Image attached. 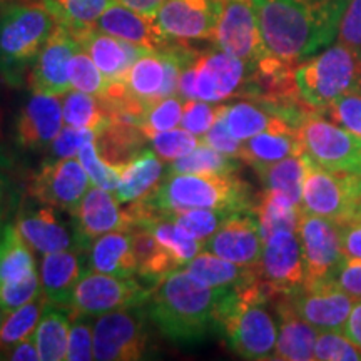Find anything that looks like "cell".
Returning <instances> with one entry per match:
<instances>
[{
    "label": "cell",
    "instance_id": "6da1fadb",
    "mask_svg": "<svg viewBox=\"0 0 361 361\" xmlns=\"http://www.w3.org/2000/svg\"><path fill=\"white\" fill-rule=\"evenodd\" d=\"M348 0H255L264 47L296 67L336 40Z\"/></svg>",
    "mask_w": 361,
    "mask_h": 361
},
{
    "label": "cell",
    "instance_id": "7a4b0ae2",
    "mask_svg": "<svg viewBox=\"0 0 361 361\" xmlns=\"http://www.w3.org/2000/svg\"><path fill=\"white\" fill-rule=\"evenodd\" d=\"M229 291L207 286L180 268L154 284L146 310L166 340L192 345L218 329L219 306Z\"/></svg>",
    "mask_w": 361,
    "mask_h": 361
},
{
    "label": "cell",
    "instance_id": "3957f363",
    "mask_svg": "<svg viewBox=\"0 0 361 361\" xmlns=\"http://www.w3.org/2000/svg\"><path fill=\"white\" fill-rule=\"evenodd\" d=\"M266 284L258 281L231 290L218 313V329L226 345L243 360H273L278 341L273 298Z\"/></svg>",
    "mask_w": 361,
    "mask_h": 361
},
{
    "label": "cell",
    "instance_id": "277c9868",
    "mask_svg": "<svg viewBox=\"0 0 361 361\" xmlns=\"http://www.w3.org/2000/svg\"><path fill=\"white\" fill-rule=\"evenodd\" d=\"M42 2H8L0 11V79L20 87L44 44L57 25Z\"/></svg>",
    "mask_w": 361,
    "mask_h": 361
},
{
    "label": "cell",
    "instance_id": "5b68a950",
    "mask_svg": "<svg viewBox=\"0 0 361 361\" xmlns=\"http://www.w3.org/2000/svg\"><path fill=\"white\" fill-rule=\"evenodd\" d=\"M161 213L183 209L252 211L251 186L234 174H173L142 200Z\"/></svg>",
    "mask_w": 361,
    "mask_h": 361
},
{
    "label": "cell",
    "instance_id": "8992f818",
    "mask_svg": "<svg viewBox=\"0 0 361 361\" xmlns=\"http://www.w3.org/2000/svg\"><path fill=\"white\" fill-rule=\"evenodd\" d=\"M296 87L308 109L322 112L328 104L361 94V56L341 44H331L295 67Z\"/></svg>",
    "mask_w": 361,
    "mask_h": 361
},
{
    "label": "cell",
    "instance_id": "52a82bcc",
    "mask_svg": "<svg viewBox=\"0 0 361 361\" xmlns=\"http://www.w3.org/2000/svg\"><path fill=\"white\" fill-rule=\"evenodd\" d=\"M255 67L219 47L204 51H184L183 72L192 79L194 99L224 102L233 97H246Z\"/></svg>",
    "mask_w": 361,
    "mask_h": 361
},
{
    "label": "cell",
    "instance_id": "ba28073f",
    "mask_svg": "<svg viewBox=\"0 0 361 361\" xmlns=\"http://www.w3.org/2000/svg\"><path fill=\"white\" fill-rule=\"evenodd\" d=\"M301 209L303 213L335 221L340 226L358 218L361 174L328 171L306 156Z\"/></svg>",
    "mask_w": 361,
    "mask_h": 361
},
{
    "label": "cell",
    "instance_id": "9c48e42d",
    "mask_svg": "<svg viewBox=\"0 0 361 361\" xmlns=\"http://www.w3.org/2000/svg\"><path fill=\"white\" fill-rule=\"evenodd\" d=\"M147 319V310H142V305L114 310L94 318V360H142L149 348Z\"/></svg>",
    "mask_w": 361,
    "mask_h": 361
},
{
    "label": "cell",
    "instance_id": "30bf717a",
    "mask_svg": "<svg viewBox=\"0 0 361 361\" xmlns=\"http://www.w3.org/2000/svg\"><path fill=\"white\" fill-rule=\"evenodd\" d=\"M296 133L303 154L314 164L338 173L361 171V144L322 112L310 111L298 124Z\"/></svg>",
    "mask_w": 361,
    "mask_h": 361
},
{
    "label": "cell",
    "instance_id": "8fae6325",
    "mask_svg": "<svg viewBox=\"0 0 361 361\" xmlns=\"http://www.w3.org/2000/svg\"><path fill=\"white\" fill-rule=\"evenodd\" d=\"M151 290L135 281L134 276H112L87 269L75 284L74 295L67 308L71 310L72 316L97 318L114 310L146 305Z\"/></svg>",
    "mask_w": 361,
    "mask_h": 361
},
{
    "label": "cell",
    "instance_id": "7c38bea8",
    "mask_svg": "<svg viewBox=\"0 0 361 361\" xmlns=\"http://www.w3.org/2000/svg\"><path fill=\"white\" fill-rule=\"evenodd\" d=\"M213 42L251 66L269 57L261 37L255 0H216Z\"/></svg>",
    "mask_w": 361,
    "mask_h": 361
},
{
    "label": "cell",
    "instance_id": "4fadbf2b",
    "mask_svg": "<svg viewBox=\"0 0 361 361\" xmlns=\"http://www.w3.org/2000/svg\"><path fill=\"white\" fill-rule=\"evenodd\" d=\"M184 62V47L146 52L126 74V96L149 109L161 99L178 94V80Z\"/></svg>",
    "mask_w": 361,
    "mask_h": 361
},
{
    "label": "cell",
    "instance_id": "5bb4252c",
    "mask_svg": "<svg viewBox=\"0 0 361 361\" xmlns=\"http://www.w3.org/2000/svg\"><path fill=\"white\" fill-rule=\"evenodd\" d=\"M123 202L112 196L111 191L92 184L72 214V233L79 251L89 246L102 234L111 231H129L134 226L130 209H123Z\"/></svg>",
    "mask_w": 361,
    "mask_h": 361
},
{
    "label": "cell",
    "instance_id": "9a60e30c",
    "mask_svg": "<svg viewBox=\"0 0 361 361\" xmlns=\"http://www.w3.org/2000/svg\"><path fill=\"white\" fill-rule=\"evenodd\" d=\"M298 238L305 261V286L331 279L343 261L341 226L326 218L301 213Z\"/></svg>",
    "mask_w": 361,
    "mask_h": 361
},
{
    "label": "cell",
    "instance_id": "2e32d148",
    "mask_svg": "<svg viewBox=\"0 0 361 361\" xmlns=\"http://www.w3.org/2000/svg\"><path fill=\"white\" fill-rule=\"evenodd\" d=\"M258 274L274 295H295L305 286V261L295 231H278L264 239Z\"/></svg>",
    "mask_w": 361,
    "mask_h": 361
},
{
    "label": "cell",
    "instance_id": "e0dca14e",
    "mask_svg": "<svg viewBox=\"0 0 361 361\" xmlns=\"http://www.w3.org/2000/svg\"><path fill=\"white\" fill-rule=\"evenodd\" d=\"M92 186L84 166L75 157L67 159H45L30 180V194L40 204L71 211Z\"/></svg>",
    "mask_w": 361,
    "mask_h": 361
},
{
    "label": "cell",
    "instance_id": "ac0fdd59",
    "mask_svg": "<svg viewBox=\"0 0 361 361\" xmlns=\"http://www.w3.org/2000/svg\"><path fill=\"white\" fill-rule=\"evenodd\" d=\"M80 44L72 30L62 22H57L56 29L44 44L42 51L30 67L27 84L32 92L64 96L69 92V64Z\"/></svg>",
    "mask_w": 361,
    "mask_h": 361
},
{
    "label": "cell",
    "instance_id": "d6986e66",
    "mask_svg": "<svg viewBox=\"0 0 361 361\" xmlns=\"http://www.w3.org/2000/svg\"><path fill=\"white\" fill-rule=\"evenodd\" d=\"M291 300L298 314L318 331H343L355 305V298L331 279L303 286Z\"/></svg>",
    "mask_w": 361,
    "mask_h": 361
},
{
    "label": "cell",
    "instance_id": "ffe728a7",
    "mask_svg": "<svg viewBox=\"0 0 361 361\" xmlns=\"http://www.w3.org/2000/svg\"><path fill=\"white\" fill-rule=\"evenodd\" d=\"M64 124L59 96L32 92L13 124L16 144L27 151H39L52 144Z\"/></svg>",
    "mask_w": 361,
    "mask_h": 361
},
{
    "label": "cell",
    "instance_id": "44dd1931",
    "mask_svg": "<svg viewBox=\"0 0 361 361\" xmlns=\"http://www.w3.org/2000/svg\"><path fill=\"white\" fill-rule=\"evenodd\" d=\"M264 239L252 211L234 213L204 243V250L241 266H256Z\"/></svg>",
    "mask_w": 361,
    "mask_h": 361
},
{
    "label": "cell",
    "instance_id": "7402d4cb",
    "mask_svg": "<svg viewBox=\"0 0 361 361\" xmlns=\"http://www.w3.org/2000/svg\"><path fill=\"white\" fill-rule=\"evenodd\" d=\"M94 27L101 32L111 34L114 37L126 40V42L139 45L149 52L169 51V49L176 47V42L166 35L154 16L137 12L119 2L112 4L99 17Z\"/></svg>",
    "mask_w": 361,
    "mask_h": 361
},
{
    "label": "cell",
    "instance_id": "603a6c76",
    "mask_svg": "<svg viewBox=\"0 0 361 361\" xmlns=\"http://www.w3.org/2000/svg\"><path fill=\"white\" fill-rule=\"evenodd\" d=\"M156 19L174 42L213 40L216 0H166Z\"/></svg>",
    "mask_w": 361,
    "mask_h": 361
},
{
    "label": "cell",
    "instance_id": "cb8c5ba5",
    "mask_svg": "<svg viewBox=\"0 0 361 361\" xmlns=\"http://www.w3.org/2000/svg\"><path fill=\"white\" fill-rule=\"evenodd\" d=\"M71 30L74 32L80 47L96 62L99 71L107 80L126 79L130 66L139 57L149 52L139 45L126 42V40L114 37L111 34L101 32L94 25Z\"/></svg>",
    "mask_w": 361,
    "mask_h": 361
},
{
    "label": "cell",
    "instance_id": "d4e9b609",
    "mask_svg": "<svg viewBox=\"0 0 361 361\" xmlns=\"http://www.w3.org/2000/svg\"><path fill=\"white\" fill-rule=\"evenodd\" d=\"M273 310L278 322V341L273 360L311 361L314 360V343L319 331L305 322L293 305L290 295L273 298Z\"/></svg>",
    "mask_w": 361,
    "mask_h": 361
},
{
    "label": "cell",
    "instance_id": "484cf974",
    "mask_svg": "<svg viewBox=\"0 0 361 361\" xmlns=\"http://www.w3.org/2000/svg\"><path fill=\"white\" fill-rule=\"evenodd\" d=\"M16 226L29 246L40 255L72 250L75 246L74 233L62 224L52 206L42 204L22 209L17 214Z\"/></svg>",
    "mask_w": 361,
    "mask_h": 361
},
{
    "label": "cell",
    "instance_id": "4316f807",
    "mask_svg": "<svg viewBox=\"0 0 361 361\" xmlns=\"http://www.w3.org/2000/svg\"><path fill=\"white\" fill-rule=\"evenodd\" d=\"M226 124L238 141H246L261 133H296V128L288 123L273 104L259 99H245L228 104Z\"/></svg>",
    "mask_w": 361,
    "mask_h": 361
},
{
    "label": "cell",
    "instance_id": "83f0119b",
    "mask_svg": "<svg viewBox=\"0 0 361 361\" xmlns=\"http://www.w3.org/2000/svg\"><path fill=\"white\" fill-rule=\"evenodd\" d=\"M85 264L78 251L64 250L42 255L40 261V284L42 295L49 303L69 306L75 284L85 273Z\"/></svg>",
    "mask_w": 361,
    "mask_h": 361
},
{
    "label": "cell",
    "instance_id": "f1b7e54d",
    "mask_svg": "<svg viewBox=\"0 0 361 361\" xmlns=\"http://www.w3.org/2000/svg\"><path fill=\"white\" fill-rule=\"evenodd\" d=\"M119 171L116 196L123 204L147 200L166 178L164 161L149 149H142L133 159L119 166Z\"/></svg>",
    "mask_w": 361,
    "mask_h": 361
},
{
    "label": "cell",
    "instance_id": "f546056e",
    "mask_svg": "<svg viewBox=\"0 0 361 361\" xmlns=\"http://www.w3.org/2000/svg\"><path fill=\"white\" fill-rule=\"evenodd\" d=\"M87 268L112 276L130 278L137 274L133 233L111 231L99 236L89 246Z\"/></svg>",
    "mask_w": 361,
    "mask_h": 361
},
{
    "label": "cell",
    "instance_id": "4dcf8cb0",
    "mask_svg": "<svg viewBox=\"0 0 361 361\" xmlns=\"http://www.w3.org/2000/svg\"><path fill=\"white\" fill-rule=\"evenodd\" d=\"M183 269H186L188 273H191L194 278L207 286L223 288V290H238V288L247 286L259 279L256 266L231 263V261L206 250L194 256Z\"/></svg>",
    "mask_w": 361,
    "mask_h": 361
},
{
    "label": "cell",
    "instance_id": "1f68e13d",
    "mask_svg": "<svg viewBox=\"0 0 361 361\" xmlns=\"http://www.w3.org/2000/svg\"><path fill=\"white\" fill-rule=\"evenodd\" d=\"M298 154H303L298 133H261L243 141L239 159L258 173L274 162Z\"/></svg>",
    "mask_w": 361,
    "mask_h": 361
},
{
    "label": "cell",
    "instance_id": "d6a6232c",
    "mask_svg": "<svg viewBox=\"0 0 361 361\" xmlns=\"http://www.w3.org/2000/svg\"><path fill=\"white\" fill-rule=\"evenodd\" d=\"M66 306L45 305L40 322L34 331V341L39 351V360L61 361L66 360L67 343H69L71 310Z\"/></svg>",
    "mask_w": 361,
    "mask_h": 361
},
{
    "label": "cell",
    "instance_id": "836d02e7",
    "mask_svg": "<svg viewBox=\"0 0 361 361\" xmlns=\"http://www.w3.org/2000/svg\"><path fill=\"white\" fill-rule=\"evenodd\" d=\"M37 273L32 247L22 238L17 226H4L0 231V284L24 281Z\"/></svg>",
    "mask_w": 361,
    "mask_h": 361
},
{
    "label": "cell",
    "instance_id": "e575fe53",
    "mask_svg": "<svg viewBox=\"0 0 361 361\" xmlns=\"http://www.w3.org/2000/svg\"><path fill=\"white\" fill-rule=\"evenodd\" d=\"M149 139L142 134L139 126L112 121L96 134V146L99 156L111 166H123L135 154L142 151Z\"/></svg>",
    "mask_w": 361,
    "mask_h": 361
},
{
    "label": "cell",
    "instance_id": "d590c367",
    "mask_svg": "<svg viewBox=\"0 0 361 361\" xmlns=\"http://www.w3.org/2000/svg\"><path fill=\"white\" fill-rule=\"evenodd\" d=\"M252 213L258 219L261 236L266 239L278 231L298 233V224H300L303 209L281 194L264 189L261 196L255 200Z\"/></svg>",
    "mask_w": 361,
    "mask_h": 361
},
{
    "label": "cell",
    "instance_id": "8d00e7d4",
    "mask_svg": "<svg viewBox=\"0 0 361 361\" xmlns=\"http://www.w3.org/2000/svg\"><path fill=\"white\" fill-rule=\"evenodd\" d=\"M62 116L66 126H74L79 129H89L99 133L112 123L111 112L104 99L92 94L80 92L72 89L62 99Z\"/></svg>",
    "mask_w": 361,
    "mask_h": 361
},
{
    "label": "cell",
    "instance_id": "74e56055",
    "mask_svg": "<svg viewBox=\"0 0 361 361\" xmlns=\"http://www.w3.org/2000/svg\"><path fill=\"white\" fill-rule=\"evenodd\" d=\"M239 169V159L226 156L214 147L200 142L188 154L168 162L166 176L173 174H234Z\"/></svg>",
    "mask_w": 361,
    "mask_h": 361
},
{
    "label": "cell",
    "instance_id": "f35d334b",
    "mask_svg": "<svg viewBox=\"0 0 361 361\" xmlns=\"http://www.w3.org/2000/svg\"><path fill=\"white\" fill-rule=\"evenodd\" d=\"M306 171V156L298 154L274 162L268 168L258 171V176L264 189L273 191L301 206L303 179Z\"/></svg>",
    "mask_w": 361,
    "mask_h": 361
},
{
    "label": "cell",
    "instance_id": "ab89813d",
    "mask_svg": "<svg viewBox=\"0 0 361 361\" xmlns=\"http://www.w3.org/2000/svg\"><path fill=\"white\" fill-rule=\"evenodd\" d=\"M45 305H47V298L40 295L30 303L6 313L2 326H0V353L34 335Z\"/></svg>",
    "mask_w": 361,
    "mask_h": 361
},
{
    "label": "cell",
    "instance_id": "60d3db41",
    "mask_svg": "<svg viewBox=\"0 0 361 361\" xmlns=\"http://www.w3.org/2000/svg\"><path fill=\"white\" fill-rule=\"evenodd\" d=\"M116 0H42L54 17L69 29H82L97 22Z\"/></svg>",
    "mask_w": 361,
    "mask_h": 361
},
{
    "label": "cell",
    "instance_id": "b9f144b4",
    "mask_svg": "<svg viewBox=\"0 0 361 361\" xmlns=\"http://www.w3.org/2000/svg\"><path fill=\"white\" fill-rule=\"evenodd\" d=\"M164 214L180 226L188 234L200 239L204 245L207 239L221 228V224L234 213L224 209H183L171 211V213Z\"/></svg>",
    "mask_w": 361,
    "mask_h": 361
},
{
    "label": "cell",
    "instance_id": "7bdbcfd3",
    "mask_svg": "<svg viewBox=\"0 0 361 361\" xmlns=\"http://www.w3.org/2000/svg\"><path fill=\"white\" fill-rule=\"evenodd\" d=\"M69 80L72 89L97 97L106 96L107 82H109L82 47H79L71 59Z\"/></svg>",
    "mask_w": 361,
    "mask_h": 361
},
{
    "label": "cell",
    "instance_id": "ee69618b",
    "mask_svg": "<svg viewBox=\"0 0 361 361\" xmlns=\"http://www.w3.org/2000/svg\"><path fill=\"white\" fill-rule=\"evenodd\" d=\"M78 159L80 164L84 166L85 173L89 174L90 180L96 186L107 189V191L116 192L117 186H119L121 179V171L116 166H111L109 162H106L99 156L97 146H96V135L87 139L82 144V147L79 149Z\"/></svg>",
    "mask_w": 361,
    "mask_h": 361
},
{
    "label": "cell",
    "instance_id": "f6af8a7d",
    "mask_svg": "<svg viewBox=\"0 0 361 361\" xmlns=\"http://www.w3.org/2000/svg\"><path fill=\"white\" fill-rule=\"evenodd\" d=\"M183 106L184 102H180L178 94L161 99L149 107L142 123L139 124V129L151 141L152 135L157 133L178 128L180 124V117H183Z\"/></svg>",
    "mask_w": 361,
    "mask_h": 361
},
{
    "label": "cell",
    "instance_id": "bcb514c9",
    "mask_svg": "<svg viewBox=\"0 0 361 361\" xmlns=\"http://www.w3.org/2000/svg\"><path fill=\"white\" fill-rule=\"evenodd\" d=\"M314 360L361 361V350L343 331H319L314 343Z\"/></svg>",
    "mask_w": 361,
    "mask_h": 361
},
{
    "label": "cell",
    "instance_id": "7dc6e473",
    "mask_svg": "<svg viewBox=\"0 0 361 361\" xmlns=\"http://www.w3.org/2000/svg\"><path fill=\"white\" fill-rule=\"evenodd\" d=\"M224 109L226 104L223 102L184 101L180 126L197 137H202Z\"/></svg>",
    "mask_w": 361,
    "mask_h": 361
},
{
    "label": "cell",
    "instance_id": "c3c4849f",
    "mask_svg": "<svg viewBox=\"0 0 361 361\" xmlns=\"http://www.w3.org/2000/svg\"><path fill=\"white\" fill-rule=\"evenodd\" d=\"M324 117L340 126L361 144V94L336 99L322 111Z\"/></svg>",
    "mask_w": 361,
    "mask_h": 361
},
{
    "label": "cell",
    "instance_id": "681fc988",
    "mask_svg": "<svg viewBox=\"0 0 361 361\" xmlns=\"http://www.w3.org/2000/svg\"><path fill=\"white\" fill-rule=\"evenodd\" d=\"M200 142L201 139H197V135L191 134L186 129L176 128L162 130V133H157L151 137L152 149L164 162H171L180 156L188 154Z\"/></svg>",
    "mask_w": 361,
    "mask_h": 361
},
{
    "label": "cell",
    "instance_id": "f907efd6",
    "mask_svg": "<svg viewBox=\"0 0 361 361\" xmlns=\"http://www.w3.org/2000/svg\"><path fill=\"white\" fill-rule=\"evenodd\" d=\"M42 295V284H40V274L24 279V281L0 284V310L4 313L13 311L24 306Z\"/></svg>",
    "mask_w": 361,
    "mask_h": 361
},
{
    "label": "cell",
    "instance_id": "816d5d0a",
    "mask_svg": "<svg viewBox=\"0 0 361 361\" xmlns=\"http://www.w3.org/2000/svg\"><path fill=\"white\" fill-rule=\"evenodd\" d=\"M66 360H94V329L92 323H89L87 316H74V319H72Z\"/></svg>",
    "mask_w": 361,
    "mask_h": 361
},
{
    "label": "cell",
    "instance_id": "f5cc1de1",
    "mask_svg": "<svg viewBox=\"0 0 361 361\" xmlns=\"http://www.w3.org/2000/svg\"><path fill=\"white\" fill-rule=\"evenodd\" d=\"M336 42L361 56V0H348L338 25Z\"/></svg>",
    "mask_w": 361,
    "mask_h": 361
},
{
    "label": "cell",
    "instance_id": "db71d44e",
    "mask_svg": "<svg viewBox=\"0 0 361 361\" xmlns=\"http://www.w3.org/2000/svg\"><path fill=\"white\" fill-rule=\"evenodd\" d=\"M96 133L89 129H79L74 126H66L57 134L51 144V159H67L79 154V149L87 139L94 137Z\"/></svg>",
    "mask_w": 361,
    "mask_h": 361
},
{
    "label": "cell",
    "instance_id": "11a10c76",
    "mask_svg": "<svg viewBox=\"0 0 361 361\" xmlns=\"http://www.w3.org/2000/svg\"><path fill=\"white\" fill-rule=\"evenodd\" d=\"M226 109H228V104H226ZM226 109L221 112V116L216 119V123L211 126L209 130L202 135L201 141L206 142L207 146L214 147L216 151L223 152L226 156H231L239 159V156H241L243 142L238 141V139L229 133L228 124H226Z\"/></svg>",
    "mask_w": 361,
    "mask_h": 361
},
{
    "label": "cell",
    "instance_id": "9f6ffc18",
    "mask_svg": "<svg viewBox=\"0 0 361 361\" xmlns=\"http://www.w3.org/2000/svg\"><path fill=\"white\" fill-rule=\"evenodd\" d=\"M331 281L355 300H361V258H345L333 274Z\"/></svg>",
    "mask_w": 361,
    "mask_h": 361
},
{
    "label": "cell",
    "instance_id": "6f0895ef",
    "mask_svg": "<svg viewBox=\"0 0 361 361\" xmlns=\"http://www.w3.org/2000/svg\"><path fill=\"white\" fill-rule=\"evenodd\" d=\"M341 251L345 258H361V218L341 224Z\"/></svg>",
    "mask_w": 361,
    "mask_h": 361
},
{
    "label": "cell",
    "instance_id": "680465c9",
    "mask_svg": "<svg viewBox=\"0 0 361 361\" xmlns=\"http://www.w3.org/2000/svg\"><path fill=\"white\" fill-rule=\"evenodd\" d=\"M0 360H11V361H34L39 360V351L35 346L34 335L25 338L17 345H13L12 348L0 353Z\"/></svg>",
    "mask_w": 361,
    "mask_h": 361
},
{
    "label": "cell",
    "instance_id": "91938a15",
    "mask_svg": "<svg viewBox=\"0 0 361 361\" xmlns=\"http://www.w3.org/2000/svg\"><path fill=\"white\" fill-rule=\"evenodd\" d=\"M343 333L361 350V300H355L351 313L346 319Z\"/></svg>",
    "mask_w": 361,
    "mask_h": 361
},
{
    "label": "cell",
    "instance_id": "94428289",
    "mask_svg": "<svg viewBox=\"0 0 361 361\" xmlns=\"http://www.w3.org/2000/svg\"><path fill=\"white\" fill-rule=\"evenodd\" d=\"M116 2L123 4V6L129 8H134V11L137 12L156 17L157 11H159L161 6L166 2V0H116Z\"/></svg>",
    "mask_w": 361,
    "mask_h": 361
},
{
    "label": "cell",
    "instance_id": "6125c7cd",
    "mask_svg": "<svg viewBox=\"0 0 361 361\" xmlns=\"http://www.w3.org/2000/svg\"><path fill=\"white\" fill-rule=\"evenodd\" d=\"M6 201H7V180L0 183V221L6 213Z\"/></svg>",
    "mask_w": 361,
    "mask_h": 361
},
{
    "label": "cell",
    "instance_id": "be15d7a7",
    "mask_svg": "<svg viewBox=\"0 0 361 361\" xmlns=\"http://www.w3.org/2000/svg\"><path fill=\"white\" fill-rule=\"evenodd\" d=\"M8 162L6 157H4L2 152H0V183H4V180H7V176H6V169H7Z\"/></svg>",
    "mask_w": 361,
    "mask_h": 361
},
{
    "label": "cell",
    "instance_id": "e7e4bbea",
    "mask_svg": "<svg viewBox=\"0 0 361 361\" xmlns=\"http://www.w3.org/2000/svg\"><path fill=\"white\" fill-rule=\"evenodd\" d=\"M4 314H6V313H4V311L0 310V326H2V322H4Z\"/></svg>",
    "mask_w": 361,
    "mask_h": 361
},
{
    "label": "cell",
    "instance_id": "03108f58",
    "mask_svg": "<svg viewBox=\"0 0 361 361\" xmlns=\"http://www.w3.org/2000/svg\"><path fill=\"white\" fill-rule=\"evenodd\" d=\"M360 218H361V209H360Z\"/></svg>",
    "mask_w": 361,
    "mask_h": 361
},
{
    "label": "cell",
    "instance_id": "003e7915",
    "mask_svg": "<svg viewBox=\"0 0 361 361\" xmlns=\"http://www.w3.org/2000/svg\"><path fill=\"white\" fill-rule=\"evenodd\" d=\"M360 174H361V171H360Z\"/></svg>",
    "mask_w": 361,
    "mask_h": 361
}]
</instances>
